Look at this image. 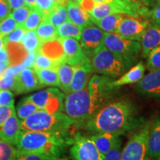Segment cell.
Returning a JSON list of instances; mask_svg holds the SVG:
<instances>
[{
	"label": "cell",
	"mask_w": 160,
	"mask_h": 160,
	"mask_svg": "<svg viewBox=\"0 0 160 160\" xmlns=\"http://www.w3.org/2000/svg\"><path fill=\"white\" fill-rule=\"evenodd\" d=\"M112 78L93 74L88 85L79 91L65 95L64 111L74 122L82 125L109 103L118 88L111 86Z\"/></svg>",
	"instance_id": "1"
},
{
	"label": "cell",
	"mask_w": 160,
	"mask_h": 160,
	"mask_svg": "<svg viewBox=\"0 0 160 160\" xmlns=\"http://www.w3.org/2000/svg\"><path fill=\"white\" fill-rule=\"evenodd\" d=\"M145 122L137 108L128 100L110 102L81 127L90 133L108 132L122 136L136 131Z\"/></svg>",
	"instance_id": "2"
},
{
	"label": "cell",
	"mask_w": 160,
	"mask_h": 160,
	"mask_svg": "<svg viewBox=\"0 0 160 160\" xmlns=\"http://www.w3.org/2000/svg\"><path fill=\"white\" fill-rule=\"evenodd\" d=\"M73 137L66 132H42L23 131L15 147L26 152H36L62 157L65 150L72 144Z\"/></svg>",
	"instance_id": "3"
},
{
	"label": "cell",
	"mask_w": 160,
	"mask_h": 160,
	"mask_svg": "<svg viewBox=\"0 0 160 160\" xmlns=\"http://www.w3.org/2000/svg\"><path fill=\"white\" fill-rule=\"evenodd\" d=\"M73 125L74 122L65 113H49L42 110H38L20 121V128L23 131L66 132Z\"/></svg>",
	"instance_id": "4"
},
{
	"label": "cell",
	"mask_w": 160,
	"mask_h": 160,
	"mask_svg": "<svg viewBox=\"0 0 160 160\" xmlns=\"http://www.w3.org/2000/svg\"><path fill=\"white\" fill-rule=\"evenodd\" d=\"M92 71L95 74L119 78L131 67L102 45L89 58Z\"/></svg>",
	"instance_id": "5"
},
{
	"label": "cell",
	"mask_w": 160,
	"mask_h": 160,
	"mask_svg": "<svg viewBox=\"0 0 160 160\" xmlns=\"http://www.w3.org/2000/svg\"><path fill=\"white\" fill-rule=\"evenodd\" d=\"M103 45L131 68L137 63L142 51L140 42L125 39L115 33L105 32Z\"/></svg>",
	"instance_id": "6"
},
{
	"label": "cell",
	"mask_w": 160,
	"mask_h": 160,
	"mask_svg": "<svg viewBox=\"0 0 160 160\" xmlns=\"http://www.w3.org/2000/svg\"><path fill=\"white\" fill-rule=\"evenodd\" d=\"M150 122L143 125L133 131L121 151V160H150L148 140Z\"/></svg>",
	"instance_id": "7"
},
{
	"label": "cell",
	"mask_w": 160,
	"mask_h": 160,
	"mask_svg": "<svg viewBox=\"0 0 160 160\" xmlns=\"http://www.w3.org/2000/svg\"><path fill=\"white\" fill-rule=\"evenodd\" d=\"M26 97L37 105L39 110L49 113L64 111L65 94L57 88H49Z\"/></svg>",
	"instance_id": "8"
},
{
	"label": "cell",
	"mask_w": 160,
	"mask_h": 160,
	"mask_svg": "<svg viewBox=\"0 0 160 160\" xmlns=\"http://www.w3.org/2000/svg\"><path fill=\"white\" fill-rule=\"evenodd\" d=\"M71 146L72 160H103V155L98 151L93 142L80 133L73 136Z\"/></svg>",
	"instance_id": "9"
},
{
	"label": "cell",
	"mask_w": 160,
	"mask_h": 160,
	"mask_svg": "<svg viewBox=\"0 0 160 160\" xmlns=\"http://www.w3.org/2000/svg\"><path fill=\"white\" fill-rule=\"evenodd\" d=\"M148 24L149 19L125 16L115 33L125 39L140 42Z\"/></svg>",
	"instance_id": "10"
},
{
	"label": "cell",
	"mask_w": 160,
	"mask_h": 160,
	"mask_svg": "<svg viewBox=\"0 0 160 160\" xmlns=\"http://www.w3.org/2000/svg\"><path fill=\"white\" fill-rule=\"evenodd\" d=\"M105 32L91 23L82 29L79 40L85 54L90 58L98 48L103 45Z\"/></svg>",
	"instance_id": "11"
},
{
	"label": "cell",
	"mask_w": 160,
	"mask_h": 160,
	"mask_svg": "<svg viewBox=\"0 0 160 160\" xmlns=\"http://www.w3.org/2000/svg\"><path fill=\"white\" fill-rule=\"evenodd\" d=\"M65 54V63L71 66L82 65L90 63V59L85 54L77 39L73 38H59Z\"/></svg>",
	"instance_id": "12"
},
{
	"label": "cell",
	"mask_w": 160,
	"mask_h": 160,
	"mask_svg": "<svg viewBox=\"0 0 160 160\" xmlns=\"http://www.w3.org/2000/svg\"><path fill=\"white\" fill-rule=\"evenodd\" d=\"M137 92L147 97L160 99V68L149 71L135 83Z\"/></svg>",
	"instance_id": "13"
},
{
	"label": "cell",
	"mask_w": 160,
	"mask_h": 160,
	"mask_svg": "<svg viewBox=\"0 0 160 160\" xmlns=\"http://www.w3.org/2000/svg\"><path fill=\"white\" fill-rule=\"evenodd\" d=\"M41 87L33 68H25L15 76V84L13 91L17 94L29 93Z\"/></svg>",
	"instance_id": "14"
},
{
	"label": "cell",
	"mask_w": 160,
	"mask_h": 160,
	"mask_svg": "<svg viewBox=\"0 0 160 160\" xmlns=\"http://www.w3.org/2000/svg\"><path fill=\"white\" fill-rule=\"evenodd\" d=\"M142 56L147 58L152 50L160 45V23L149 20V24L140 40Z\"/></svg>",
	"instance_id": "15"
},
{
	"label": "cell",
	"mask_w": 160,
	"mask_h": 160,
	"mask_svg": "<svg viewBox=\"0 0 160 160\" xmlns=\"http://www.w3.org/2000/svg\"><path fill=\"white\" fill-rule=\"evenodd\" d=\"M20 132V121L14 111L0 127V139L15 146L19 139Z\"/></svg>",
	"instance_id": "16"
},
{
	"label": "cell",
	"mask_w": 160,
	"mask_h": 160,
	"mask_svg": "<svg viewBox=\"0 0 160 160\" xmlns=\"http://www.w3.org/2000/svg\"><path fill=\"white\" fill-rule=\"evenodd\" d=\"M93 73L90 63L73 66V74L70 85L68 93L78 91L85 88L93 76Z\"/></svg>",
	"instance_id": "17"
},
{
	"label": "cell",
	"mask_w": 160,
	"mask_h": 160,
	"mask_svg": "<svg viewBox=\"0 0 160 160\" xmlns=\"http://www.w3.org/2000/svg\"><path fill=\"white\" fill-rule=\"evenodd\" d=\"M145 66L142 62H139L132 66L124 74L117 78L116 80H112L111 85L116 88H119L126 85L135 84L141 79L145 75Z\"/></svg>",
	"instance_id": "18"
},
{
	"label": "cell",
	"mask_w": 160,
	"mask_h": 160,
	"mask_svg": "<svg viewBox=\"0 0 160 160\" xmlns=\"http://www.w3.org/2000/svg\"><path fill=\"white\" fill-rule=\"evenodd\" d=\"M119 137L120 136L117 133L103 132V133H93L89 137L93 142L98 151L104 155L119 142H121Z\"/></svg>",
	"instance_id": "19"
},
{
	"label": "cell",
	"mask_w": 160,
	"mask_h": 160,
	"mask_svg": "<svg viewBox=\"0 0 160 160\" xmlns=\"http://www.w3.org/2000/svg\"><path fill=\"white\" fill-rule=\"evenodd\" d=\"M148 156L150 159L158 160L160 157V118L157 117L150 124L148 140Z\"/></svg>",
	"instance_id": "20"
},
{
	"label": "cell",
	"mask_w": 160,
	"mask_h": 160,
	"mask_svg": "<svg viewBox=\"0 0 160 160\" xmlns=\"http://www.w3.org/2000/svg\"><path fill=\"white\" fill-rule=\"evenodd\" d=\"M66 8L68 20L82 29L93 23L90 15L80 6L79 4L68 0L66 3Z\"/></svg>",
	"instance_id": "21"
},
{
	"label": "cell",
	"mask_w": 160,
	"mask_h": 160,
	"mask_svg": "<svg viewBox=\"0 0 160 160\" xmlns=\"http://www.w3.org/2000/svg\"><path fill=\"white\" fill-rule=\"evenodd\" d=\"M37 51L59 64L65 63V54L59 38L41 43Z\"/></svg>",
	"instance_id": "22"
},
{
	"label": "cell",
	"mask_w": 160,
	"mask_h": 160,
	"mask_svg": "<svg viewBox=\"0 0 160 160\" xmlns=\"http://www.w3.org/2000/svg\"><path fill=\"white\" fill-rule=\"evenodd\" d=\"M91 17V20H98L102 19L106 16H108L112 13H122L121 11L116 8L113 6L108 5V4L98 2L91 0V5L89 8L86 11Z\"/></svg>",
	"instance_id": "23"
},
{
	"label": "cell",
	"mask_w": 160,
	"mask_h": 160,
	"mask_svg": "<svg viewBox=\"0 0 160 160\" xmlns=\"http://www.w3.org/2000/svg\"><path fill=\"white\" fill-rule=\"evenodd\" d=\"M5 48L8 54L10 65H17L23 63L29 52L26 51L21 42H8Z\"/></svg>",
	"instance_id": "24"
},
{
	"label": "cell",
	"mask_w": 160,
	"mask_h": 160,
	"mask_svg": "<svg viewBox=\"0 0 160 160\" xmlns=\"http://www.w3.org/2000/svg\"><path fill=\"white\" fill-rule=\"evenodd\" d=\"M125 14L122 13H112L106 16L102 19L91 20L97 27L106 33H116L120 22L125 17Z\"/></svg>",
	"instance_id": "25"
},
{
	"label": "cell",
	"mask_w": 160,
	"mask_h": 160,
	"mask_svg": "<svg viewBox=\"0 0 160 160\" xmlns=\"http://www.w3.org/2000/svg\"><path fill=\"white\" fill-rule=\"evenodd\" d=\"M37 75L40 87L51 86L59 87V77H58L57 68H56L34 69Z\"/></svg>",
	"instance_id": "26"
},
{
	"label": "cell",
	"mask_w": 160,
	"mask_h": 160,
	"mask_svg": "<svg viewBox=\"0 0 160 160\" xmlns=\"http://www.w3.org/2000/svg\"><path fill=\"white\" fill-rule=\"evenodd\" d=\"M57 72L59 82V88L65 95H67L73 77V66L68 65L67 63H62L58 66Z\"/></svg>",
	"instance_id": "27"
},
{
	"label": "cell",
	"mask_w": 160,
	"mask_h": 160,
	"mask_svg": "<svg viewBox=\"0 0 160 160\" xmlns=\"http://www.w3.org/2000/svg\"><path fill=\"white\" fill-rule=\"evenodd\" d=\"M35 31L41 43L58 38L57 28L46 19L42 22Z\"/></svg>",
	"instance_id": "28"
},
{
	"label": "cell",
	"mask_w": 160,
	"mask_h": 160,
	"mask_svg": "<svg viewBox=\"0 0 160 160\" xmlns=\"http://www.w3.org/2000/svg\"><path fill=\"white\" fill-rule=\"evenodd\" d=\"M57 28L58 38H73L79 41L82 33V28L78 27L70 20H68Z\"/></svg>",
	"instance_id": "29"
},
{
	"label": "cell",
	"mask_w": 160,
	"mask_h": 160,
	"mask_svg": "<svg viewBox=\"0 0 160 160\" xmlns=\"http://www.w3.org/2000/svg\"><path fill=\"white\" fill-rule=\"evenodd\" d=\"M46 20L54 25L56 28L62 25L64 22L68 20V16L67 8L66 5H59L56 7L54 9L45 17Z\"/></svg>",
	"instance_id": "30"
},
{
	"label": "cell",
	"mask_w": 160,
	"mask_h": 160,
	"mask_svg": "<svg viewBox=\"0 0 160 160\" xmlns=\"http://www.w3.org/2000/svg\"><path fill=\"white\" fill-rule=\"evenodd\" d=\"M16 160H67L65 158L58 157L48 153L26 152L19 151L16 152Z\"/></svg>",
	"instance_id": "31"
},
{
	"label": "cell",
	"mask_w": 160,
	"mask_h": 160,
	"mask_svg": "<svg viewBox=\"0 0 160 160\" xmlns=\"http://www.w3.org/2000/svg\"><path fill=\"white\" fill-rule=\"evenodd\" d=\"M44 20V15L37 7L31 9L28 16L22 25L25 31H35Z\"/></svg>",
	"instance_id": "32"
},
{
	"label": "cell",
	"mask_w": 160,
	"mask_h": 160,
	"mask_svg": "<svg viewBox=\"0 0 160 160\" xmlns=\"http://www.w3.org/2000/svg\"><path fill=\"white\" fill-rule=\"evenodd\" d=\"M38 110L39 109L38 108L37 105H35L26 97H23L22 99H20L17 106L18 118L21 120L25 119Z\"/></svg>",
	"instance_id": "33"
},
{
	"label": "cell",
	"mask_w": 160,
	"mask_h": 160,
	"mask_svg": "<svg viewBox=\"0 0 160 160\" xmlns=\"http://www.w3.org/2000/svg\"><path fill=\"white\" fill-rule=\"evenodd\" d=\"M21 43L28 52L37 51L41 45L35 31H26L21 40Z\"/></svg>",
	"instance_id": "34"
},
{
	"label": "cell",
	"mask_w": 160,
	"mask_h": 160,
	"mask_svg": "<svg viewBox=\"0 0 160 160\" xmlns=\"http://www.w3.org/2000/svg\"><path fill=\"white\" fill-rule=\"evenodd\" d=\"M59 65L56 62L46 57L42 53L37 51L36 57L33 63V69H45V68H56Z\"/></svg>",
	"instance_id": "35"
},
{
	"label": "cell",
	"mask_w": 160,
	"mask_h": 160,
	"mask_svg": "<svg viewBox=\"0 0 160 160\" xmlns=\"http://www.w3.org/2000/svg\"><path fill=\"white\" fill-rule=\"evenodd\" d=\"M93 1L108 4V5L113 6V7L119 9V11H121L122 13L126 16H129V17H139V16L137 14V13H136V12L133 11V9H131L128 5H127L126 4L122 2L119 1V0H93Z\"/></svg>",
	"instance_id": "36"
},
{
	"label": "cell",
	"mask_w": 160,
	"mask_h": 160,
	"mask_svg": "<svg viewBox=\"0 0 160 160\" xmlns=\"http://www.w3.org/2000/svg\"><path fill=\"white\" fill-rule=\"evenodd\" d=\"M146 68L151 71L160 68V45L152 50L149 55L148 56Z\"/></svg>",
	"instance_id": "37"
},
{
	"label": "cell",
	"mask_w": 160,
	"mask_h": 160,
	"mask_svg": "<svg viewBox=\"0 0 160 160\" xmlns=\"http://www.w3.org/2000/svg\"><path fill=\"white\" fill-rule=\"evenodd\" d=\"M17 148L0 139V160H16Z\"/></svg>",
	"instance_id": "38"
},
{
	"label": "cell",
	"mask_w": 160,
	"mask_h": 160,
	"mask_svg": "<svg viewBox=\"0 0 160 160\" xmlns=\"http://www.w3.org/2000/svg\"><path fill=\"white\" fill-rule=\"evenodd\" d=\"M128 5L131 9H133L139 17H143L144 19H148V15L149 9L148 8L143 5L137 0H119Z\"/></svg>",
	"instance_id": "39"
},
{
	"label": "cell",
	"mask_w": 160,
	"mask_h": 160,
	"mask_svg": "<svg viewBox=\"0 0 160 160\" xmlns=\"http://www.w3.org/2000/svg\"><path fill=\"white\" fill-rule=\"evenodd\" d=\"M31 8L28 7V6H23V7L13 10L11 11V15L18 25H22L25 22L26 19H27L28 16L30 11H31Z\"/></svg>",
	"instance_id": "40"
},
{
	"label": "cell",
	"mask_w": 160,
	"mask_h": 160,
	"mask_svg": "<svg viewBox=\"0 0 160 160\" xmlns=\"http://www.w3.org/2000/svg\"><path fill=\"white\" fill-rule=\"evenodd\" d=\"M25 31L22 25H17L13 31L2 37L4 44L8 42H21Z\"/></svg>",
	"instance_id": "41"
},
{
	"label": "cell",
	"mask_w": 160,
	"mask_h": 160,
	"mask_svg": "<svg viewBox=\"0 0 160 160\" xmlns=\"http://www.w3.org/2000/svg\"><path fill=\"white\" fill-rule=\"evenodd\" d=\"M17 25V23L16 22L12 16L10 14L8 17L0 22V36L3 37L8 34L9 33H11L12 31L15 29Z\"/></svg>",
	"instance_id": "42"
},
{
	"label": "cell",
	"mask_w": 160,
	"mask_h": 160,
	"mask_svg": "<svg viewBox=\"0 0 160 160\" xmlns=\"http://www.w3.org/2000/svg\"><path fill=\"white\" fill-rule=\"evenodd\" d=\"M122 148V142H119L103 155V160H121Z\"/></svg>",
	"instance_id": "43"
},
{
	"label": "cell",
	"mask_w": 160,
	"mask_h": 160,
	"mask_svg": "<svg viewBox=\"0 0 160 160\" xmlns=\"http://www.w3.org/2000/svg\"><path fill=\"white\" fill-rule=\"evenodd\" d=\"M15 84V77H10L4 73L0 77V91L13 90Z\"/></svg>",
	"instance_id": "44"
},
{
	"label": "cell",
	"mask_w": 160,
	"mask_h": 160,
	"mask_svg": "<svg viewBox=\"0 0 160 160\" xmlns=\"http://www.w3.org/2000/svg\"><path fill=\"white\" fill-rule=\"evenodd\" d=\"M15 111L14 105H0V127Z\"/></svg>",
	"instance_id": "45"
},
{
	"label": "cell",
	"mask_w": 160,
	"mask_h": 160,
	"mask_svg": "<svg viewBox=\"0 0 160 160\" xmlns=\"http://www.w3.org/2000/svg\"><path fill=\"white\" fill-rule=\"evenodd\" d=\"M14 105V96L8 90L0 91V105Z\"/></svg>",
	"instance_id": "46"
},
{
	"label": "cell",
	"mask_w": 160,
	"mask_h": 160,
	"mask_svg": "<svg viewBox=\"0 0 160 160\" xmlns=\"http://www.w3.org/2000/svg\"><path fill=\"white\" fill-rule=\"evenodd\" d=\"M148 19L160 23V4L157 3L153 7L149 9Z\"/></svg>",
	"instance_id": "47"
},
{
	"label": "cell",
	"mask_w": 160,
	"mask_h": 160,
	"mask_svg": "<svg viewBox=\"0 0 160 160\" xmlns=\"http://www.w3.org/2000/svg\"><path fill=\"white\" fill-rule=\"evenodd\" d=\"M11 10L10 8L8 0H0V22L11 14Z\"/></svg>",
	"instance_id": "48"
},
{
	"label": "cell",
	"mask_w": 160,
	"mask_h": 160,
	"mask_svg": "<svg viewBox=\"0 0 160 160\" xmlns=\"http://www.w3.org/2000/svg\"><path fill=\"white\" fill-rule=\"evenodd\" d=\"M9 7L11 8V11L13 10L19 8L23 7L26 5L25 0H8Z\"/></svg>",
	"instance_id": "49"
},
{
	"label": "cell",
	"mask_w": 160,
	"mask_h": 160,
	"mask_svg": "<svg viewBox=\"0 0 160 160\" xmlns=\"http://www.w3.org/2000/svg\"><path fill=\"white\" fill-rule=\"evenodd\" d=\"M8 61V54L5 48L0 50V62H6Z\"/></svg>",
	"instance_id": "50"
},
{
	"label": "cell",
	"mask_w": 160,
	"mask_h": 160,
	"mask_svg": "<svg viewBox=\"0 0 160 160\" xmlns=\"http://www.w3.org/2000/svg\"><path fill=\"white\" fill-rule=\"evenodd\" d=\"M137 1L139 2L140 3L142 4L143 5L148 7V8L153 7V6L157 4V2H156V0H137Z\"/></svg>",
	"instance_id": "51"
},
{
	"label": "cell",
	"mask_w": 160,
	"mask_h": 160,
	"mask_svg": "<svg viewBox=\"0 0 160 160\" xmlns=\"http://www.w3.org/2000/svg\"><path fill=\"white\" fill-rule=\"evenodd\" d=\"M10 66L9 62H0V77H2L8 68Z\"/></svg>",
	"instance_id": "52"
},
{
	"label": "cell",
	"mask_w": 160,
	"mask_h": 160,
	"mask_svg": "<svg viewBox=\"0 0 160 160\" xmlns=\"http://www.w3.org/2000/svg\"><path fill=\"white\" fill-rule=\"evenodd\" d=\"M25 3L26 5L28 6L31 8L37 7V5H36V0H25Z\"/></svg>",
	"instance_id": "53"
},
{
	"label": "cell",
	"mask_w": 160,
	"mask_h": 160,
	"mask_svg": "<svg viewBox=\"0 0 160 160\" xmlns=\"http://www.w3.org/2000/svg\"><path fill=\"white\" fill-rule=\"evenodd\" d=\"M4 48H5V44H4L2 37H1V36H0V50Z\"/></svg>",
	"instance_id": "54"
},
{
	"label": "cell",
	"mask_w": 160,
	"mask_h": 160,
	"mask_svg": "<svg viewBox=\"0 0 160 160\" xmlns=\"http://www.w3.org/2000/svg\"><path fill=\"white\" fill-rule=\"evenodd\" d=\"M69 1H72V2H77V3H78V4H81V2H82V0H69Z\"/></svg>",
	"instance_id": "55"
},
{
	"label": "cell",
	"mask_w": 160,
	"mask_h": 160,
	"mask_svg": "<svg viewBox=\"0 0 160 160\" xmlns=\"http://www.w3.org/2000/svg\"><path fill=\"white\" fill-rule=\"evenodd\" d=\"M156 2L157 4H160V0H156Z\"/></svg>",
	"instance_id": "56"
},
{
	"label": "cell",
	"mask_w": 160,
	"mask_h": 160,
	"mask_svg": "<svg viewBox=\"0 0 160 160\" xmlns=\"http://www.w3.org/2000/svg\"><path fill=\"white\" fill-rule=\"evenodd\" d=\"M158 160H160V157H159V159H158Z\"/></svg>",
	"instance_id": "57"
}]
</instances>
